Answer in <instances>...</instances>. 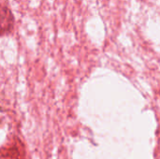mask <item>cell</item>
<instances>
[{"label": "cell", "instance_id": "obj_1", "mask_svg": "<svg viewBox=\"0 0 160 159\" xmlns=\"http://www.w3.org/2000/svg\"><path fill=\"white\" fill-rule=\"evenodd\" d=\"M24 151L22 142L19 141L18 143L7 145L2 148L1 158L2 159H23Z\"/></svg>", "mask_w": 160, "mask_h": 159}, {"label": "cell", "instance_id": "obj_2", "mask_svg": "<svg viewBox=\"0 0 160 159\" xmlns=\"http://www.w3.org/2000/svg\"><path fill=\"white\" fill-rule=\"evenodd\" d=\"M14 25V17L11 10L8 7H3L2 8V22H1V34H8Z\"/></svg>", "mask_w": 160, "mask_h": 159}]
</instances>
